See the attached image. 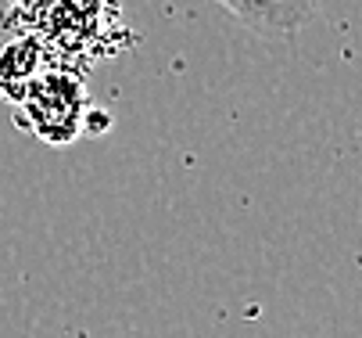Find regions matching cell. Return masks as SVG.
Instances as JSON below:
<instances>
[{"instance_id": "obj_3", "label": "cell", "mask_w": 362, "mask_h": 338, "mask_svg": "<svg viewBox=\"0 0 362 338\" xmlns=\"http://www.w3.org/2000/svg\"><path fill=\"white\" fill-rule=\"evenodd\" d=\"M47 65H54V62H50L36 29L18 11L0 15V94H4L8 101H18L25 94V86Z\"/></svg>"}, {"instance_id": "obj_1", "label": "cell", "mask_w": 362, "mask_h": 338, "mask_svg": "<svg viewBox=\"0 0 362 338\" xmlns=\"http://www.w3.org/2000/svg\"><path fill=\"white\" fill-rule=\"evenodd\" d=\"M43 40L54 65L93 62L122 47V11L115 0H33V11H18Z\"/></svg>"}, {"instance_id": "obj_2", "label": "cell", "mask_w": 362, "mask_h": 338, "mask_svg": "<svg viewBox=\"0 0 362 338\" xmlns=\"http://www.w3.org/2000/svg\"><path fill=\"white\" fill-rule=\"evenodd\" d=\"M22 119L47 144H69L83 133L86 119V90L76 72L62 65H47L18 98Z\"/></svg>"}, {"instance_id": "obj_4", "label": "cell", "mask_w": 362, "mask_h": 338, "mask_svg": "<svg viewBox=\"0 0 362 338\" xmlns=\"http://www.w3.org/2000/svg\"><path fill=\"white\" fill-rule=\"evenodd\" d=\"M258 36H294L320 15V0H216Z\"/></svg>"}]
</instances>
